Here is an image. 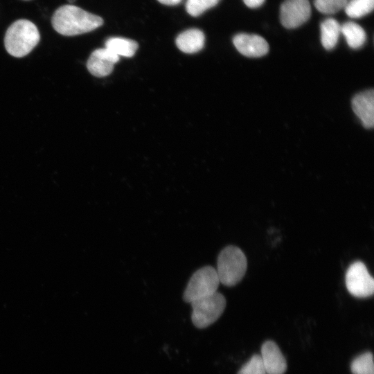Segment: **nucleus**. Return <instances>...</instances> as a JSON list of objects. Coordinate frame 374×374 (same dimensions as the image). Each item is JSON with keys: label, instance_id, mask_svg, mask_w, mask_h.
Here are the masks:
<instances>
[{"label": "nucleus", "instance_id": "obj_11", "mask_svg": "<svg viewBox=\"0 0 374 374\" xmlns=\"http://www.w3.org/2000/svg\"><path fill=\"white\" fill-rule=\"evenodd\" d=\"M352 107L354 112L361 120L366 128L374 125V91L373 89L361 92L353 98Z\"/></svg>", "mask_w": 374, "mask_h": 374}, {"label": "nucleus", "instance_id": "obj_23", "mask_svg": "<svg viewBox=\"0 0 374 374\" xmlns=\"http://www.w3.org/2000/svg\"><path fill=\"white\" fill-rule=\"evenodd\" d=\"M69 3H73L74 2L75 0H67Z\"/></svg>", "mask_w": 374, "mask_h": 374}, {"label": "nucleus", "instance_id": "obj_14", "mask_svg": "<svg viewBox=\"0 0 374 374\" xmlns=\"http://www.w3.org/2000/svg\"><path fill=\"white\" fill-rule=\"evenodd\" d=\"M138 43L123 37H110L105 42V48L118 56L132 57L138 49Z\"/></svg>", "mask_w": 374, "mask_h": 374}, {"label": "nucleus", "instance_id": "obj_22", "mask_svg": "<svg viewBox=\"0 0 374 374\" xmlns=\"http://www.w3.org/2000/svg\"><path fill=\"white\" fill-rule=\"evenodd\" d=\"M162 4L168 6H175L179 4L182 0H157Z\"/></svg>", "mask_w": 374, "mask_h": 374}, {"label": "nucleus", "instance_id": "obj_10", "mask_svg": "<svg viewBox=\"0 0 374 374\" xmlns=\"http://www.w3.org/2000/svg\"><path fill=\"white\" fill-rule=\"evenodd\" d=\"M260 355L267 374H284L286 371V359L274 341H265L261 347Z\"/></svg>", "mask_w": 374, "mask_h": 374}, {"label": "nucleus", "instance_id": "obj_4", "mask_svg": "<svg viewBox=\"0 0 374 374\" xmlns=\"http://www.w3.org/2000/svg\"><path fill=\"white\" fill-rule=\"evenodd\" d=\"M191 319L198 328H205L215 321L223 313L226 307L225 297L220 292L195 300L190 303Z\"/></svg>", "mask_w": 374, "mask_h": 374}, {"label": "nucleus", "instance_id": "obj_9", "mask_svg": "<svg viewBox=\"0 0 374 374\" xmlns=\"http://www.w3.org/2000/svg\"><path fill=\"white\" fill-rule=\"evenodd\" d=\"M233 43L241 54L249 57H262L269 51L267 41L258 35L239 33L234 36Z\"/></svg>", "mask_w": 374, "mask_h": 374}, {"label": "nucleus", "instance_id": "obj_7", "mask_svg": "<svg viewBox=\"0 0 374 374\" xmlns=\"http://www.w3.org/2000/svg\"><path fill=\"white\" fill-rule=\"evenodd\" d=\"M310 15L308 0H285L280 6V22L287 28L301 26L309 19Z\"/></svg>", "mask_w": 374, "mask_h": 374}, {"label": "nucleus", "instance_id": "obj_1", "mask_svg": "<svg viewBox=\"0 0 374 374\" xmlns=\"http://www.w3.org/2000/svg\"><path fill=\"white\" fill-rule=\"evenodd\" d=\"M53 28L65 36H74L95 30L103 24V19L73 5H64L53 13Z\"/></svg>", "mask_w": 374, "mask_h": 374}, {"label": "nucleus", "instance_id": "obj_3", "mask_svg": "<svg viewBox=\"0 0 374 374\" xmlns=\"http://www.w3.org/2000/svg\"><path fill=\"white\" fill-rule=\"evenodd\" d=\"M247 268V258L239 247L227 246L219 253L215 269L222 285L227 287L237 285L244 277Z\"/></svg>", "mask_w": 374, "mask_h": 374}, {"label": "nucleus", "instance_id": "obj_8", "mask_svg": "<svg viewBox=\"0 0 374 374\" xmlns=\"http://www.w3.org/2000/svg\"><path fill=\"white\" fill-rule=\"evenodd\" d=\"M119 61V56L106 48H98L90 55L87 67L94 76L101 78L109 75L114 64Z\"/></svg>", "mask_w": 374, "mask_h": 374}, {"label": "nucleus", "instance_id": "obj_19", "mask_svg": "<svg viewBox=\"0 0 374 374\" xmlns=\"http://www.w3.org/2000/svg\"><path fill=\"white\" fill-rule=\"evenodd\" d=\"M348 0H314V6L321 13L334 14L344 8Z\"/></svg>", "mask_w": 374, "mask_h": 374}, {"label": "nucleus", "instance_id": "obj_2", "mask_svg": "<svg viewBox=\"0 0 374 374\" xmlns=\"http://www.w3.org/2000/svg\"><path fill=\"white\" fill-rule=\"evenodd\" d=\"M39 39V30L33 22L27 19H19L7 29L4 45L10 55L22 57L37 46Z\"/></svg>", "mask_w": 374, "mask_h": 374}, {"label": "nucleus", "instance_id": "obj_16", "mask_svg": "<svg viewBox=\"0 0 374 374\" xmlns=\"http://www.w3.org/2000/svg\"><path fill=\"white\" fill-rule=\"evenodd\" d=\"M373 8L374 0H350L344 10L348 17L360 18L372 12Z\"/></svg>", "mask_w": 374, "mask_h": 374}, {"label": "nucleus", "instance_id": "obj_18", "mask_svg": "<svg viewBox=\"0 0 374 374\" xmlns=\"http://www.w3.org/2000/svg\"><path fill=\"white\" fill-rule=\"evenodd\" d=\"M220 1V0H187L186 9L190 15L197 17L206 10L215 6Z\"/></svg>", "mask_w": 374, "mask_h": 374}, {"label": "nucleus", "instance_id": "obj_5", "mask_svg": "<svg viewBox=\"0 0 374 374\" xmlns=\"http://www.w3.org/2000/svg\"><path fill=\"white\" fill-rule=\"evenodd\" d=\"M220 284L216 269L209 265L197 270L190 277L183 294L186 303L210 296L217 292Z\"/></svg>", "mask_w": 374, "mask_h": 374}, {"label": "nucleus", "instance_id": "obj_17", "mask_svg": "<svg viewBox=\"0 0 374 374\" xmlns=\"http://www.w3.org/2000/svg\"><path fill=\"white\" fill-rule=\"evenodd\" d=\"M353 374H374L373 357L366 352L356 357L350 364Z\"/></svg>", "mask_w": 374, "mask_h": 374}, {"label": "nucleus", "instance_id": "obj_6", "mask_svg": "<svg viewBox=\"0 0 374 374\" xmlns=\"http://www.w3.org/2000/svg\"><path fill=\"white\" fill-rule=\"evenodd\" d=\"M348 291L357 298H367L374 292V280L366 265L361 261L352 263L348 268L345 278Z\"/></svg>", "mask_w": 374, "mask_h": 374}, {"label": "nucleus", "instance_id": "obj_13", "mask_svg": "<svg viewBox=\"0 0 374 374\" xmlns=\"http://www.w3.org/2000/svg\"><path fill=\"white\" fill-rule=\"evenodd\" d=\"M341 33V25L333 18H328L321 24V40L326 50L332 49L337 44Z\"/></svg>", "mask_w": 374, "mask_h": 374}, {"label": "nucleus", "instance_id": "obj_15", "mask_svg": "<svg viewBox=\"0 0 374 374\" xmlns=\"http://www.w3.org/2000/svg\"><path fill=\"white\" fill-rule=\"evenodd\" d=\"M341 33L345 37L348 45L352 48H359L366 42V35L364 30L353 21L343 24L341 26Z\"/></svg>", "mask_w": 374, "mask_h": 374}, {"label": "nucleus", "instance_id": "obj_21", "mask_svg": "<svg viewBox=\"0 0 374 374\" xmlns=\"http://www.w3.org/2000/svg\"><path fill=\"white\" fill-rule=\"evenodd\" d=\"M265 0H243L246 6L251 8L260 7Z\"/></svg>", "mask_w": 374, "mask_h": 374}, {"label": "nucleus", "instance_id": "obj_20", "mask_svg": "<svg viewBox=\"0 0 374 374\" xmlns=\"http://www.w3.org/2000/svg\"><path fill=\"white\" fill-rule=\"evenodd\" d=\"M237 374H267L260 355H253Z\"/></svg>", "mask_w": 374, "mask_h": 374}, {"label": "nucleus", "instance_id": "obj_12", "mask_svg": "<svg viewBox=\"0 0 374 374\" xmlns=\"http://www.w3.org/2000/svg\"><path fill=\"white\" fill-rule=\"evenodd\" d=\"M204 33L197 28L186 30L176 38L175 43L178 48L186 53H194L199 51L204 45Z\"/></svg>", "mask_w": 374, "mask_h": 374}]
</instances>
